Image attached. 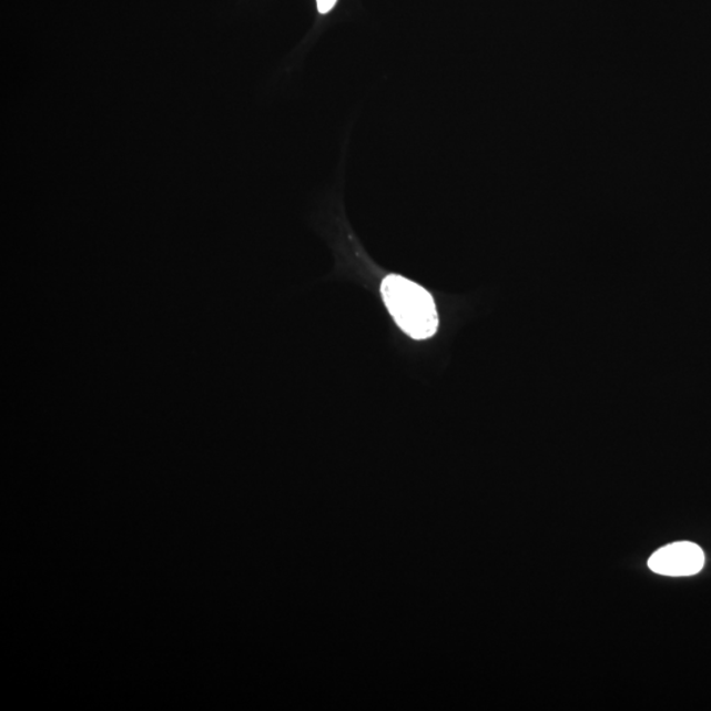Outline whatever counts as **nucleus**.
Returning a JSON list of instances; mask_svg holds the SVG:
<instances>
[{
    "instance_id": "nucleus-1",
    "label": "nucleus",
    "mask_w": 711,
    "mask_h": 711,
    "mask_svg": "<svg viewBox=\"0 0 711 711\" xmlns=\"http://www.w3.org/2000/svg\"><path fill=\"white\" fill-rule=\"evenodd\" d=\"M387 309L398 327L415 341L433 337L439 327L435 302L427 291L396 274L387 276L382 285Z\"/></svg>"
},
{
    "instance_id": "nucleus-2",
    "label": "nucleus",
    "mask_w": 711,
    "mask_h": 711,
    "mask_svg": "<svg viewBox=\"0 0 711 711\" xmlns=\"http://www.w3.org/2000/svg\"><path fill=\"white\" fill-rule=\"evenodd\" d=\"M705 566V553L691 541H678L658 549L650 560L652 572L671 577H687L700 573Z\"/></svg>"
},
{
    "instance_id": "nucleus-3",
    "label": "nucleus",
    "mask_w": 711,
    "mask_h": 711,
    "mask_svg": "<svg viewBox=\"0 0 711 711\" xmlns=\"http://www.w3.org/2000/svg\"><path fill=\"white\" fill-rule=\"evenodd\" d=\"M336 2L337 0H316V4H318V11L321 13H328L334 9Z\"/></svg>"
}]
</instances>
